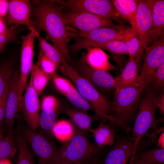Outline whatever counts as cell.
Masks as SVG:
<instances>
[{"label":"cell","mask_w":164,"mask_h":164,"mask_svg":"<svg viewBox=\"0 0 164 164\" xmlns=\"http://www.w3.org/2000/svg\"><path fill=\"white\" fill-rule=\"evenodd\" d=\"M149 86L155 91L162 92L164 87V62L152 74Z\"/></svg>","instance_id":"836d02e7"},{"label":"cell","mask_w":164,"mask_h":164,"mask_svg":"<svg viewBox=\"0 0 164 164\" xmlns=\"http://www.w3.org/2000/svg\"><path fill=\"white\" fill-rule=\"evenodd\" d=\"M37 65L47 74L51 75L55 73L57 65L46 56L40 50L37 63Z\"/></svg>","instance_id":"8d00e7d4"},{"label":"cell","mask_w":164,"mask_h":164,"mask_svg":"<svg viewBox=\"0 0 164 164\" xmlns=\"http://www.w3.org/2000/svg\"><path fill=\"white\" fill-rule=\"evenodd\" d=\"M57 98L52 95L46 96L43 97L41 102V110L46 109H62Z\"/></svg>","instance_id":"74e56055"},{"label":"cell","mask_w":164,"mask_h":164,"mask_svg":"<svg viewBox=\"0 0 164 164\" xmlns=\"http://www.w3.org/2000/svg\"><path fill=\"white\" fill-rule=\"evenodd\" d=\"M8 28L4 21L3 18L0 16V35L5 33Z\"/></svg>","instance_id":"7bdbcfd3"},{"label":"cell","mask_w":164,"mask_h":164,"mask_svg":"<svg viewBox=\"0 0 164 164\" xmlns=\"http://www.w3.org/2000/svg\"><path fill=\"white\" fill-rule=\"evenodd\" d=\"M70 164H100V163L98 162L97 159L94 160L90 161L83 162H77Z\"/></svg>","instance_id":"bcb514c9"},{"label":"cell","mask_w":164,"mask_h":164,"mask_svg":"<svg viewBox=\"0 0 164 164\" xmlns=\"http://www.w3.org/2000/svg\"><path fill=\"white\" fill-rule=\"evenodd\" d=\"M144 91L136 82L115 91L112 117L114 124L121 126L127 133L132 130L128 123L135 114Z\"/></svg>","instance_id":"277c9868"},{"label":"cell","mask_w":164,"mask_h":164,"mask_svg":"<svg viewBox=\"0 0 164 164\" xmlns=\"http://www.w3.org/2000/svg\"><path fill=\"white\" fill-rule=\"evenodd\" d=\"M156 147L164 149V132H162L159 136L158 141Z\"/></svg>","instance_id":"f6af8a7d"},{"label":"cell","mask_w":164,"mask_h":164,"mask_svg":"<svg viewBox=\"0 0 164 164\" xmlns=\"http://www.w3.org/2000/svg\"><path fill=\"white\" fill-rule=\"evenodd\" d=\"M135 154L130 158L129 164H151L145 163L138 159L135 156Z\"/></svg>","instance_id":"ee69618b"},{"label":"cell","mask_w":164,"mask_h":164,"mask_svg":"<svg viewBox=\"0 0 164 164\" xmlns=\"http://www.w3.org/2000/svg\"><path fill=\"white\" fill-rule=\"evenodd\" d=\"M89 131L92 133L94 143L102 149L106 146H112L115 137V131L110 125L101 121L100 124L95 128H91Z\"/></svg>","instance_id":"cb8c5ba5"},{"label":"cell","mask_w":164,"mask_h":164,"mask_svg":"<svg viewBox=\"0 0 164 164\" xmlns=\"http://www.w3.org/2000/svg\"><path fill=\"white\" fill-rule=\"evenodd\" d=\"M112 146L103 164H125L137 150L129 137L120 138Z\"/></svg>","instance_id":"e0dca14e"},{"label":"cell","mask_w":164,"mask_h":164,"mask_svg":"<svg viewBox=\"0 0 164 164\" xmlns=\"http://www.w3.org/2000/svg\"><path fill=\"white\" fill-rule=\"evenodd\" d=\"M65 97L78 109L86 111H94L91 105L81 95L74 86L70 89Z\"/></svg>","instance_id":"f546056e"},{"label":"cell","mask_w":164,"mask_h":164,"mask_svg":"<svg viewBox=\"0 0 164 164\" xmlns=\"http://www.w3.org/2000/svg\"><path fill=\"white\" fill-rule=\"evenodd\" d=\"M154 101L157 107L159 110L161 114H164V91L159 93L158 95H155L154 97Z\"/></svg>","instance_id":"60d3db41"},{"label":"cell","mask_w":164,"mask_h":164,"mask_svg":"<svg viewBox=\"0 0 164 164\" xmlns=\"http://www.w3.org/2000/svg\"><path fill=\"white\" fill-rule=\"evenodd\" d=\"M38 95L30 79L22 96L21 109L28 127L34 131L39 127V124L40 106Z\"/></svg>","instance_id":"4fadbf2b"},{"label":"cell","mask_w":164,"mask_h":164,"mask_svg":"<svg viewBox=\"0 0 164 164\" xmlns=\"http://www.w3.org/2000/svg\"><path fill=\"white\" fill-rule=\"evenodd\" d=\"M62 110L70 118L74 125L85 134L92 128L91 125L93 121L101 119L100 116L96 113L91 115L86 111L78 109L64 107H62Z\"/></svg>","instance_id":"d6986e66"},{"label":"cell","mask_w":164,"mask_h":164,"mask_svg":"<svg viewBox=\"0 0 164 164\" xmlns=\"http://www.w3.org/2000/svg\"><path fill=\"white\" fill-rule=\"evenodd\" d=\"M63 14L66 24L68 26L77 29L79 33H87L104 27H115L119 25L112 21L88 12L73 8Z\"/></svg>","instance_id":"52a82bcc"},{"label":"cell","mask_w":164,"mask_h":164,"mask_svg":"<svg viewBox=\"0 0 164 164\" xmlns=\"http://www.w3.org/2000/svg\"><path fill=\"white\" fill-rule=\"evenodd\" d=\"M9 84L0 97V128L2 123L5 118L6 104L9 91Z\"/></svg>","instance_id":"ab89813d"},{"label":"cell","mask_w":164,"mask_h":164,"mask_svg":"<svg viewBox=\"0 0 164 164\" xmlns=\"http://www.w3.org/2000/svg\"><path fill=\"white\" fill-rule=\"evenodd\" d=\"M4 138V135L1 127L0 128V141Z\"/></svg>","instance_id":"c3c4849f"},{"label":"cell","mask_w":164,"mask_h":164,"mask_svg":"<svg viewBox=\"0 0 164 164\" xmlns=\"http://www.w3.org/2000/svg\"><path fill=\"white\" fill-rule=\"evenodd\" d=\"M30 72V79L33 87L39 95L43 92L51 78V75L45 73L37 64H33Z\"/></svg>","instance_id":"83f0119b"},{"label":"cell","mask_w":164,"mask_h":164,"mask_svg":"<svg viewBox=\"0 0 164 164\" xmlns=\"http://www.w3.org/2000/svg\"><path fill=\"white\" fill-rule=\"evenodd\" d=\"M0 164H12L9 159H4L0 160Z\"/></svg>","instance_id":"7dc6e473"},{"label":"cell","mask_w":164,"mask_h":164,"mask_svg":"<svg viewBox=\"0 0 164 164\" xmlns=\"http://www.w3.org/2000/svg\"><path fill=\"white\" fill-rule=\"evenodd\" d=\"M63 7L84 11L119 23L122 19L117 13L112 0H67L60 1Z\"/></svg>","instance_id":"9c48e42d"},{"label":"cell","mask_w":164,"mask_h":164,"mask_svg":"<svg viewBox=\"0 0 164 164\" xmlns=\"http://www.w3.org/2000/svg\"><path fill=\"white\" fill-rule=\"evenodd\" d=\"M64 142L51 164H70L97 160L102 149L90 142L84 133L76 128L73 136Z\"/></svg>","instance_id":"3957f363"},{"label":"cell","mask_w":164,"mask_h":164,"mask_svg":"<svg viewBox=\"0 0 164 164\" xmlns=\"http://www.w3.org/2000/svg\"><path fill=\"white\" fill-rule=\"evenodd\" d=\"M19 77L20 72H13L9 83L5 118L9 130L13 131L15 119L21 109L22 102L19 98L18 87Z\"/></svg>","instance_id":"2e32d148"},{"label":"cell","mask_w":164,"mask_h":164,"mask_svg":"<svg viewBox=\"0 0 164 164\" xmlns=\"http://www.w3.org/2000/svg\"><path fill=\"white\" fill-rule=\"evenodd\" d=\"M92 47L103 49L114 54L128 55L126 46L124 43L121 40H114L104 43L97 44Z\"/></svg>","instance_id":"e575fe53"},{"label":"cell","mask_w":164,"mask_h":164,"mask_svg":"<svg viewBox=\"0 0 164 164\" xmlns=\"http://www.w3.org/2000/svg\"><path fill=\"white\" fill-rule=\"evenodd\" d=\"M126 47L128 55L141 63L144 49L138 38L135 29L128 26L121 40Z\"/></svg>","instance_id":"7402d4cb"},{"label":"cell","mask_w":164,"mask_h":164,"mask_svg":"<svg viewBox=\"0 0 164 164\" xmlns=\"http://www.w3.org/2000/svg\"><path fill=\"white\" fill-rule=\"evenodd\" d=\"M13 73V62L6 60L0 64V97L9 84Z\"/></svg>","instance_id":"d6a6232c"},{"label":"cell","mask_w":164,"mask_h":164,"mask_svg":"<svg viewBox=\"0 0 164 164\" xmlns=\"http://www.w3.org/2000/svg\"><path fill=\"white\" fill-rule=\"evenodd\" d=\"M41 47V51L48 58L59 66L64 57L58 50L53 45L48 43L39 34L36 37Z\"/></svg>","instance_id":"4dcf8cb0"},{"label":"cell","mask_w":164,"mask_h":164,"mask_svg":"<svg viewBox=\"0 0 164 164\" xmlns=\"http://www.w3.org/2000/svg\"><path fill=\"white\" fill-rule=\"evenodd\" d=\"M9 1L0 0V16L5 17L8 12L9 8Z\"/></svg>","instance_id":"b9f144b4"},{"label":"cell","mask_w":164,"mask_h":164,"mask_svg":"<svg viewBox=\"0 0 164 164\" xmlns=\"http://www.w3.org/2000/svg\"><path fill=\"white\" fill-rule=\"evenodd\" d=\"M164 0H154L152 9L150 43L155 42L164 34Z\"/></svg>","instance_id":"44dd1931"},{"label":"cell","mask_w":164,"mask_h":164,"mask_svg":"<svg viewBox=\"0 0 164 164\" xmlns=\"http://www.w3.org/2000/svg\"><path fill=\"white\" fill-rule=\"evenodd\" d=\"M141 161L151 164H162L164 162V149L156 147L150 150L135 154Z\"/></svg>","instance_id":"f1b7e54d"},{"label":"cell","mask_w":164,"mask_h":164,"mask_svg":"<svg viewBox=\"0 0 164 164\" xmlns=\"http://www.w3.org/2000/svg\"><path fill=\"white\" fill-rule=\"evenodd\" d=\"M141 63L129 57L128 60L121 73L115 77L116 89L119 90L136 82L139 77L138 72Z\"/></svg>","instance_id":"ffe728a7"},{"label":"cell","mask_w":164,"mask_h":164,"mask_svg":"<svg viewBox=\"0 0 164 164\" xmlns=\"http://www.w3.org/2000/svg\"><path fill=\"white\" fill-rule=\"evenodd\" d=\"M128 27L119 24L116 26L102 27L87 33H79L74 39V43L69 46V48L76 53L97 44L114 40H121L123 34Z\"/></svg>","instance_id":"8992f818"},{"label":"cell","mask_w":164,"mask_h":164,"mask_svg":"<svg viewBox=\"0 0 164 164\" xmlns=\"http://www.w3.org/2000/svg\"><path fill=\"white\" fill-rule=\"evenodd\" d=\"M51 78L57 90L65 97L70 89L74 86L68 80L60 76L55 73L51 75Z\"/></svg>","instance_id":"d590c367"},{"label":"cell","mask_w":164,"mask_h":164,"mask_svg":"<svg viewBox=\"0 0 164 164\" xmlns=\"http://www.w3.org/2000/svg\"><path fill=\"white\" fill-rule=\"evenodd\" d=\"M143 63L137 83L144 90L148 86L152 73L164 62V34L152 45L145 48Z\"/></svg>","instance_id":"ba28073f"},{"label":"cell","mask_w":164,"mask_h":164,"mask_svg":"<svg viewBox=\"0 0 164 164\" xmlns=\"http://www.w3.org/2000/svg\"><path fill=\"white\" fill-rule=\"evenodd\" d=\"M154 0H138L136 21L138 38L144 50L150 43L152 9Z\"/></svg>","instance_id":"5bb4252c"},{"label":"cell","mask_w":164,"mask_h":164,"mask_svg":"<svg viewBox=\"0 0 164 164\" xmlns=\"http://www.w3.org/2000/svg\"><path fill=\"white\" fill-rule=\"evenodd\" d=\"M22 134L37 156L39 164H51L58 149L46 137L29 127L21 125Z\"/></svg>","instance_id":"30bf717a"},{"label":"cell","mask_w":164,"mask_h":164,"mask_svg":"<svg viewBox=\"0 0 164 164\" xmlns=\"http://www.w3.org/2000/svg\"><path fill=\"white\" fill-rule=\"evenodd\" d=\"M9 3L8 12L3 18L7 26L23 24L30 31L36 29L31 22L32 5L30 0H11Z\"/></svg>","instance_id":"9a60e30c"},{"label":"cell","mask_w":164,"mask_h":164,"mask_svg":"<svg viewBox=\"0 0 164 164\" xmlns=\"http://www.w3.org/2000/svg\"><path fill=\"white\" fill-rule=\"evenodd\" d=\"M39 34V32L35 29L22 37L21 69L18 87L19 98L21 102L27 85L28 77L33 65L35 39Z\"/></svg>","instance_id":"8fae6325"},{"label":"cell","mask_w":164,"mask_h":164,"mask_svg":"<svg viewBox=\"0 0 164 164\" xmlns=\"http://www.w3.org/2000/svg\"><path fill=\"white\" fill-rule=\"evenodd\" d=\"M32 5L31 23L37 31L43 30L47 38L62 55L67 62H71L69 43L79 32L66 24L63 7L58 0H35ZM32 5V4H31Z\"/></svg>","instance_id":"6da1fadb"},{"label":"cell","mask_w":164,"mask_h":164,"mask_svg":"<svg viewBox=\"0 0 164 164\" xmlns=\"http://www.w3.org/2000/svg\"><path fill=\"white\" fill-rule=\"evenodd\" d=\"M62 59L60 65L61 73L75 84L79 92L91 105L96 114L101 117V121L105 122L108 120L113 124L112 102L87 80L80 76L68 64L64 58Z\"/></svg>","instance_id":"7a4b0ae2"},{"label":"cell","mask_w":164,"mask_h":164,"mask_svg":"<svg viewBox=\"0 0 164 164\" xmlns=\"http://www.w3.org/2000/svg\"><path fill=\"white\" fill-rule=\"evenodd\" d=\"M145 91V94L140 100L139 111L132 130L131 138L136 149L141 139L151 128L155 127L158 122L155 118L157 107L153 99L155 94L149 86Z\"/></svg>","instance_id":"5b68a950"},{"label":"cell","mask_w":164,"mask_h":164,"mask_svg":"<svg viewBox=\"0 0 164 164\" xmlns=\"http://www.w3.org/2000/svg\"><path fill=\"white\" fill-rule=\"evenodd\" d=\"M76 128L71 121L62 120L57 121L53 127V135L58 140L65 142L73 135Z\"/></svg>","instance_id":"4316f807"},{"label":"cell","mask_w":164,"mask_h":164,"mask_svg":"<svg viewBox=\"0 0 164 164\" xmlns=\"http://www.w3.org/2000/svg\"><path fill=\"white\" fill-rule=\"evenodd\" d=\"M18 26H10L5 33L0 35V44L5 43H9L16 40L18 34L17 30Z\"/></svg>","instance_id":"f35d334b"},{"label":"cell","mask_w":164,"mask_h":164,"mask_svg":"<svg viewBox=\"0 0 164 164\" xmlns=\"http://www.w3.org/2000/svg\"><path fill=\"white\" fill-rule=\"evenodd\" d=\"M138 0H112L115 8L120 18L129 22L135 30Z\"/></svg>","instance_id":"603a6c76"},{"label":"cell","mask_w":164,"mask_h":164,"mask_svg":"<svg viewBox=\"0 0 164 164\" xmlns=\"http://www.w3.org/2000/svg\"><path fill=\"white\" fill-rule=\"evenodd\" d=\"M60 109H46L42 110L40 114L39 124L40 133L46 136L53 135L52 130L57 119Z\"/></svg>","instance_id":"484cf974"},{"label":"cell","mask_w":164,"mask_h":164,"mask_svg":"<svg viewBox=\"0 0 164 164\" xmlns=\"http://www.w3.org/2000/svg\"><path fill=\"white\" fill-rule=\"evenodd\" d=\"M74 69L98 90L107 92L116 89L115 77L108 71L93 68L80 60Z\"/></svg>","instance_id":"7c38bea8"},{"label":"cell","mask_w":164,"mask_h":164,"mask_svg":"<svg viewBox=\"0 0 164 164\" xmlns=\"http://www.w3.org/2000/svg\"><path fill=\"white\" fill-rule=\"evenodd\" d=\"M13 131L9 130L8 135L0 141V160L9 159L14 155L16 151L13 138Z\"/></svg>","instance_id":"1f68e13d"},{"label":"cell","mask_w":164,"mask_h":164,"mask_svg":"<svg viewBox=\"0 0 164 164\" xmlns=\"http://www.w3.org/2000/svg\"><path fill=\"white\" fill-rule=\"evenodd\" d=\"M86 49L87 51L82 55L81 61L95 69L106 71L117 70V67L109 62L110 56L102 49L96 47Z\"/></svg>","instance_id":"ac0fdd59"},{"label":"cell","mask_w":164,"mask_h":164,"mask_svg":"<svg viewBox=\"0 0 164 164\" xmlns=\"http://www.w3.org/2000/svg\"><path fill=\"white\" fill-rule=\"evenodd\" d=\"M17 119L15 133L19 155L16 164H36L28 148L27 143L22 134L20 120L18 117Z\"/></svg>","instance_id":"d4e9b609"}]
</instances>
